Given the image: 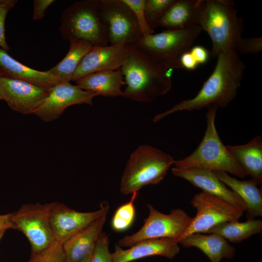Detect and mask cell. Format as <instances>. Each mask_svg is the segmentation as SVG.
<instances>
[{"label":"cell","instance_id":"cell-33","mask_svg":"<svg viewBox=\"0 0 262 262\" xmlns=\"http://www.w3.org/2000/svg\"><path fill=\"white\" fill-rule=\"evenodd\" d=\"M262 50V37L241 38L238 44L236 51L244 54H256Z\"/></svg>","mask_w":262,"mask_h":262},{"label":"cell","instance_id":"cell-19","mask_svg":"<svg viewBox=\"0 0 262 262\" xmlns=\"http://www.w3.org/2000/svg\"><path fill=\"white\" fill-rule=\"evenodd\" d=\"M0 68L6 77L30 82L47 91L61 82L48 71L36 70L20 63L0 48Z\"/></svg>","mask_w":262,"mask_h":262},{"label":"cell","instance_id":"cell-26","mask_svg":"<svg viewBox=\"0 0 262 262\" xmlns=\"http://www.w3.org/2000/svg\"><path fill=\"white\" fill-rule=\"evenodd\" d=\"M262 231V221L251 219L244 222L221 223L211 228L206 234H218L231 242L239 243Z\"/></svg>","mask_w":262,"mask_h":262},{"label":"cell","instance_id":"cell-9","mask_svg":"<svg viewBox=\"0 0 262 262\" xmlns=\"http://www.w3.org/2000/svg\"><path fill=\"white\" fill-rule=\"evenodd\" d=\"M147 206L149 214L144 220L143 226L134 233L119 239L118 246L128 248L143 240L157 238H169L177 243L193 219L180 208L173 209L169 213L164 214L150 204Z\"/></svg>","mask_w":262,"mask_h":262},{"label":"cell","instance_id":"cell-37","mask_svg":"<svg viewBox=\"0 0 262 262\" xmlns=\"http://www.w3.org/2000/svg\"><path fill=\"white\" fill-rule=\"evenodd\" d=\"M11 213L4 214H0V228H6L8 229H11L10 222Z\"/></svg>","mask_w":262,"mask_h":262},{"label":"cell","instance_id":"cell-4","mask_svg":"<svg viewBox=\"0 0 262 262\" xmlns=\"http://www.w3.org/2000/svg\"><path fill=\"white\" fill-rule=\"evenodd\" d=\"M207 127L204 137L197 147L187 157L174 160V167L180 169L200 168L222 171L244 178L248 176L230 155L218 134L215 125L217 108L207 107Z\"/></svg>","mask_w":262,"mask_h":262},{"label":"cell","instance_id":"cell-18","mask_svg":"<svg viewBox=\"0 0 262 262\" xmlns=\"http://www.w3.org/2000/svg\"><path fill=\"white\" fill-rule=\"evenodd\" d=\"M106 217L104 215L94 220L63 244L67 262H80L92 253Z\"/></svg>","mask_w":262,"mask_h":262},{"label":"cell","instance_id":"cell-41","mask_svg":"<svg viewBox=\"0 0 262 262\" xmlns=\"http://www.w3.org/2000/svg\"><path fill=\"white\" fill-rule=\"evenodd\" d=\"M1 99H1V97H0V100H1Z\"/></svg>","mask_w":262,"mask_h":262},{"label":"cell","instance_id":"cell-22","mask_svg":"<svg viewBox=\"0 0 262 262\" xmlns=\"http://www.w3.org/2000/svg\"><path fill=\"white\" fill-rule=\"evenodd\" d=\"M229 152L257 185L262 182V137L257 136L246 144L226 146Z\"/></svg>","mask_w":262,"mask_h":262},{"label":"cell","instance_id":"cell-11","mask_svg":"<svg viewBox=\"0 0 262 262\" xmlns=\"http://www.w3.org/2000/svg\"><path fill=\"white\" fill-rule=\"evenodd\" d=\"M98 13L110 45H135L143 36L134 14L122 0H100Z\"/></svg>","mask_w":262,"mask_h":262},{"label":"cell","instance_id":"cell-15","mask_svg":"<svg viewBox=\"0 0 262 262\" xmlns=\"http://www.w3.org/2000/svg\"><path fill=\"white\" fill-rule=\"evenodd\" d=\"M129 45L119 44L92 46L82 58L72 81L98 71L120 69L127 56Z\"/></svg>","mask_w":262,"mask_h":262},{"label":"cell","instance_id":"cell-13","mask_svg":"<svg viewBox=\"0 0 262 262\" xmlns=\"http://www.w3.org/2000/svg\"><path fill=\"white\" fill-rule=\"evenodd\" d=\"M109 210L108 202L102 201L95 211L81 212L64 204L53 202L50 216L51 228L56 241L63 244L68 238Z\"/></svg>","mask_w":262,"mask_h":262},{"label":"cell","instance_id":"cell-23","mask_svg":"<svg viewBox=\"0 0 262 262\" xmlns=\"http://www.w3.org/2000/svg\"><path fill=\"white\" fill-rule=\"evenodd\" d=\"M178 244L185 247H196L200 249L211 262H220L224 258H232L235 251L234 246L224 238L216 234H191L180 240Z\"/></svg>","mask_w":262,"mask_h":262},{"label":"cell","instance_id":"cell-31","mask_svg":"<svg viewBox=\"0 0 262 262\" xmlns=\"http://www.w3.org/2000/svg\"><path fill=\"white\" fill-rule=\"evenodd\" d=\"M131 10L140 26L143 36L153 34L149 29L145 16V0H122Z\"/></svg>","mask_w":262,"mask_h":262},{"label":"cell","instance_id":"cell-8","mask_svg":"<svg viewBox=\"0 0 262 262\" xmlns=\"http://www.w3.org/2000/svg\"><path fill=\"white\" fill-rule=\"evenodd\" d=\"M53 206V202L26 203L11 213V229L25 235L30 243L32 254L41 252L56 241L50 223Z\"/></svg>","mask_w":262,"mask_h":262},{"label":"cell","instance_id":"cell-34","mask_svg":"<svg viewBox=\"0 0 262 262\" xmlns=\"http://www.w3.org/2000/svg\"><path fill=\"white\" fill-rule=\"evenodd\" d=\"M54 1V0H34L33 19L36 20L43 18L47 8Z\"/></svg>","mask_w":262,"mask_h":262},{"label":"cell","instance_id":"cell-2","mask_svg":"<svg viewBox=\"0 0 262 262\" xmlns=\"http://www.w3.org/2000/svg\"><path fill=\"white\" fill-rule=\"evenodd\" d=\"M120 69L126 84L123 97L132 100L152 101L171 87V69L158 64L134 45H129Z\"/></svg>","mask_w":262,"mask_h":262},{"label":"cell","instance_id":"cell-28","mask_svg":"<svg viewBox=\"0 0 262 262\" xmlns=\"http://www.w3.org/2000/svg\"><path fill=\"white\" fill-rule=\"evenodd\" d=\"M174 0H145V16L152 33Z\"/></svg>","mask_w":262,"mask_h":262},{"label":"cell","instance_id":"cell-32","mask_svg":"<svg viewBox=\"0 0 262 262\" xmlns=\"http://www.w3.org/2000/svg\"><path fill=\"white\" fill-rule=\"evenodd\" d=\"M17 2V0H0V48L7 51L10 49V47L5 37V19L8 13Z\"/></svg>","mask_w":262,"mask_h":262},{"label":"cell","instance_id":"cell-20","mask_svg":"<svg viewBox=\"0 0 262 262\" xmlns=\"http://www.w3.org/2000/svg\"><path fill=\"white\" fill-rule=\"evenodd\" d=\"M201 0H174L159 23L167 30L199 25Z\"/></svg>","mask_w":262,"mask_h":262},{"label":"cell","instance_id":"cell-12","mask_svg":"<svg viewBox=\"0 0 262 262\" xmlns=\"http://www.w3.org/2000/svg\"><path fill=\"white\" fill-rule=\"evenodd\" d=\"M96 93L84 90L69 82H60L48 91L34 114L49 122L59 118L65 109L75 104L92 105Z\"/></svg>","mask_w":262,"mask_h":262},{"label":"cell","instance_id":"cell-30","mask_svg":"<svg viewBox=\"0 0 262 262\" xmlns=\"http://www.w3.org/2000/svg\"><path fill=\"white\" fill-rule=\"evenodd\" d=\"M108 236L102 232L93 249L91 262H111Z\"/></svg>","mask_w":262,"mask_h":262},{"label":"cell","instance_id":"cell-29","mask_svg":"<svg viewBox=\"0 0 262 262\" xmlns=\"http://www.w3.org/2000/svg\"><path fill=\"white\" fill-rule=\"evenodd\" d=\"M28 262H67L63 244L55 241L41 252L31 253Z\"/></svg>","mask_w":262,"mask_h":262},{"label":"cell","instance_id":"cell-27","mask_svg":"<svg viewBox=\"0 0 262 262\" xmlns=\"http://www.w3.org/2000/svg\"><path fill=\"white\" fill-rule=\"evenodd\" d=\"M138 193L132 194L129 201L120 206L115 212L111 222L112 229L116 231H123L129 229L135 217L134 201Z\"/></svg>","mask_w":262,"mask_h":262},{"label":"cell","instance_id":"cell-38","mask_svg":"<svg viewBox=\"0 0 262 262\" xmlns=\"http://www.w3.org/2000/svg\"><path fill=\"white\" fill-rule=\"evenodd\" d=\"M7 229L6 228H0V242Z\"/></svg>","mask_w":262,"mask_h":262},{"label":"cell","instance_id":"cell-1","mask_svg":"<svg viewBox=\"0 0 262 262\" xmlns=\"http://www.w3.org/2000/svg\"><path fill=\"white\" fill-rule=\"evenodd\" d=\"M215 66L196 96L182 101L170 109L156 115L154 122L177 112L199 110L210 106L226 107L236 97L246 69L238 53L219 54Z\"/></svg>","mask_w":262,"mask_h":262},{"label":"cell","instance_id":"cell-21","mask_svg":"<svg viewBox=\"0 0 262 262\" xmlns=\"http://www.w3.org/2000/svg\"><path fill=\"white\" fill-rule=\"evenodd\" d=\"M83 90L107 97L123 96L124 78L120 69L98 71L83 76L76 81Z\"/></svg>","mask_w":262,"mask_h":262},{"label":"cell","instance_id":"cell-16","mask_svg":"<svg viewBox=\"0 0 262 262\" xmlns=\"http://www.w3.org/2000/svg\"><path fill=\"white\" fill-rule=\"evenodd\" d=\"M173 174L188 181L204 192L220 197L246 211L245 201L234 191L219 180L213 171L200 168L180 169L174 167Z\"/></svg>","mask_w":262,"mask_h":262},{"label":"cell","instance_id":"cell-7","mask_svg":"<svg viewBox=\"0 0 262 262\" xmlns=\"http://www.w3.org/2000/svg\"><path fill=\"white\" fill-rule=\"evenodd\" d=\"M202 31L199 25L181 30H166L142 36L134 45L167 69L182 68L181 55L190 50Z\"/></svg>","mask_w":262,"mask_h":262},{"label":"cell","instance_id":"cell-14","mask_svg":"<svg viewBox=\"0 0 262 262\" xmlns=\"http://www.w3.org/2000/svg\"><path fill=\"white\" fill-rule=\"evenodd\" d=\"M48 91L30 82L0 77V96L14 111L22 115L34 114Z\"/></svg>","mask_w":262,"mask_h":262},{"label":"cell","instance_id":"cell-25","mask_svg":"<svg viewBox=\"0 0 262 262\" xmlns=\"http://www.w3.org/2000/svg\"><path fill=\"white\" fill-rule=\"evenodd\" d=\"M92 45L84 40L70 42L69 50L64 58L55 66L48 70L62 82H70L82 58Z\"/></svg>","mask_w":262,"mask_h":262},{"label":"cell","instance_id":"cell-10","mask_svg":"<svg viewBox=\"0 0 262 262\" xmlns=\"http://www.w3.org/2000/svg\"><path fill=\"white\" fill-rule=\"evenodd\" d=\"M191 204L196 209V214L178 243L191 234L206 233L219 223L238 221L245 212L227 201L204 191L195 195Z\"/></svg>","mask_w":262,"mask_h":262},{"label":"cell","instance_id":"cell-6","mask_svg":"<svg viewBox=\"0 0 262 262\" xmlns=\"http://www.w3.org/2000/svg\"><path fill=\"white\" fill-rule=\"evenodd\" d=\"M99 1L100 0H79L64 10L60 26V32L64 39L69 42L84 40L93 46L108 45L107 29L98 13Z\"/></svg>","mask_w":262,"mask_h":262},{"label":"cell","instance_id":"cell-17","mask_svg":"<svg viewBox=\"0 0 262 262\" xmlns=\"http://www.w3.org/2000/svg\"><path fill=\"white\" fill-rule=\"evenodd\" d=\"M178 243L169 238L142 240L127 249L115 245L111 262H131L142 258L161 256L172 259L180 252Z\"/></svg>","mask_w":262,"mask_h":262},{"label":"cell","instance_id":"cell-3","mask_svg":"<svg viewBox=\"0 0 262 262\" xmlns=\"http://www.w3.org/2000/svg\"><path fill=\"white\" fill-rule=\"evenodd\" d=\"M234 5L229 0H201L199 26L211 39L210 56L212 58L223 52H237L244 29L243 20L238 17Z\"/></svg>","mask_w":262,"mask_h":262},{"label":"cell","instance_id":"cell-24","mask_svg":"<svg viewBox=\"0 0 262 262\" xmlns=\"http://www.w3.org/2000/svg\"><path fill=\"white\" fill-rule=\"evenodd\" d=\"M217 178L236 193L247 206V220L262 216V193L252 180H240L222 171H213Z\"/></svg>","mask_w":262,"mask_h":262},{"label":"cell","instance_id":"cell-5","mask_svg":"<svg viewBox=\"0 0 262 262\" xmlns=\"http://www.w3.org/2000/svg\"><path fill=\"white\" fill-rule=\"evenodd\" d=\"M174 162L171 155L152 146H139L127 163L120 181L121 193L132 195L145 186L159 183Z\"/></svg>","mask_w":262,"mask_h":262},{"label":"cell","instance_id":"cell-35","mask_svg":"<svg viewBox=\"0 0 262 262\" xmlns=\"http://www.w3.org/2000/svg\"><path fill=\"white\" fill-rule=\"evenodd\" d=\"M189 51L198 65L206 63L210 57L209 52L203 46H194Z\"/></svg>","mask_w":262,"mask_h":262},{"label":"cell","instance_id":"cell-36","mask_svg":"<svg viewBox=\"0 0 262 262\" xmlns=\"http://www.w3.org/2000/svg\"><path fill=\"white\" fill-rule=\"evenodd\" d=\"M180 63L182 68L191 70L195 69L198 65L189 50L181 55Z\"/></svg>","mask_w":262,"mask_h":262},{"label":"cell","instance_id":"cell-39","mask_svg":"<svg viewBox=\"0 0 262 262\" xmlns=\"http://www.w3.org/2000/svg\"><path fill=\"white\" fill-rule=\"evenodd\" d=\"M92 253L90 255H89L87 258H86L85 259H84V260H83L80 262H91V258L92 256Z\"/></svg>","mask_w":262,"mask_h":262},{"label":"cell","instance_id":"cell-40","mask_svg":"<svg viewBox=\"0 0 262 262\" xmlns=\"http://www.w3.org/2000/svg\"><path fill=\"white\" fill-rule=\"evenodd\" d=\"M3 76H5V74L2 70L0 68V77Z\"/></svg>","mask_w":262,"mask_h":262}]
</instances>
